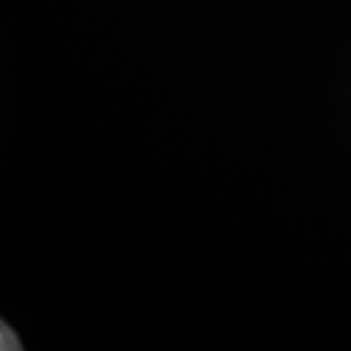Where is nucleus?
<instances>
[{
	"instance_id": "1",
	"label": "nucleus",
	"mask_w": 351,
	"mask_h": 351,
	"mask_svg": "<svg viewBox=\"0 0 351 351\" xmlns=\"http://www.w3.org/2000/svg\"><path fill=\"white\" fill-rule=\"evenodd\" d=\"M0 331H3V345H0V349L3 351H7V349H21L19 345H16V338H14V333L12 331H7V324H3V328H0Z\"/></svg>"
}]
</instances>
